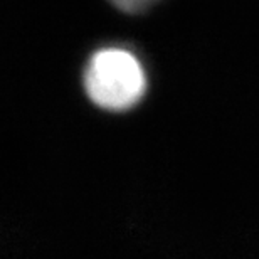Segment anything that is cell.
Listing matches in <instances>:
<instances>
[{"instance_id":"1","label":"cell","mask_w":259,"mask_h":259,"mask_svg":"<svg viewBox=\"0 0 259 259\" xmlns=\"http://www.w3.org/2000/svg\"><path fill=\"white\" fill-rule=\"evenodd\" d=\"M84 90L96 106L108 111L133 108L147 91V74L138 58L123 48H105L91 56Z\"/></svg>"},{"instance_id":"2","label":"cell","mask_w":259,"mask_h":259,"mask_svg":"<svg viewBox=\"0 0 259 259\" xmlns=\"http://www.w3.org/2000/svg\"><path fill=\"white\" fill-rule=\"evenodd\" d=\"M108 2L125 14H142L157 4L158 0H108Z\"/></svg>"}]
</instances>
